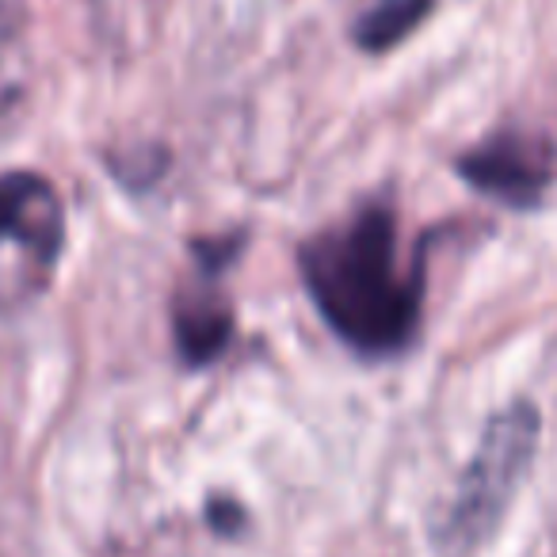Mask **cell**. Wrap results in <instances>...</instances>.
Here are the masks:
<instances>
[{"label": "cell", "mask_w": 557, "mask_h": 557, "mask_svg": "<svg viewBox=\"0 0 557 557\" xmlns=\"http://www.w3.org/2000/svg\"><path fill=\"white\" fill-rule=\"evenodd\" d=\"M435 0H374L371 9L359 16L356 42L367 54H382L405 42L428 16H432Z\"/></svg>", "instance_id": "obj_6"}, {"label": "cell", "mask_w": 557, "mask_h": 557, "mask_svg": "<svg viewBox=\"0 0 557 557\" xmlns=\"http://www.w3.org/2000/svg\"><path fill=\"white\" fill-rule=\"evenodd\" d=\"M557 153L534 134H493L485 146L458 157V176L504 207L527 210L546 195Z\"/></svg>", "instance_id": "obj_3"}, {"label": "cell", "mask_w": 557, "mask_h": 557, "mask_svg": "<svg viewBox=\"0 0 557 557\" xmlns=\"http://www.w3.org/2000/svg\"><path fill=\"white\" fill-rule=\"evenodd\" d=\"M542 420L531 401H516L488 420L470 466L462 470L455 500L443 511L435 546L447 557H473L508 516L531 458L539 450Z\"/></svg>", "instance_id": "obj_2"}, {"label": "cell", "mask_w": 557, "mask_h": 557, "mask_svg": "<svg viewBox=\"0 0 557 557\" xmlns=\"http://www.w3.org/2000/svg\"><path fill=\"white\" fill-rule=\"evenodd\" d=\"M0 240H20L42 263H54L65 240L62 199L39 172H4L0 176Z\"/></svg>", "instance_id": "obj_4"}, {"label": "cell", "mask_w": 557, "mask_h": 557, "mask_svg": "<svg viewBox=\"0 0 557 557\" xmlns=\"http://www.w3.org/2000/svg\"><path fill=\"white\" fill-rule=\"evenodd\" d=\"M306 290L325 325L363 356L405 348L420 318L424 275L397 252L394 210L367 207L318 233L298 252Z\"/></svg>", "instance_id": "obj_1"}, {"label": "cell", "mask_w": 557, "mask_h": 557, "mask_svg": "<svg viewBox=\"0 0 557 557\" xmlns=\"http://www.w3.org/2000/svg\"><path fill=\"white\" fill-rule=\"evenodd\" d=\"M172 329H176V348L191 367H202L210 359L222 356L233 333V313L225 298L210 295V290H187L176 298V313H172Z\"/></svg>", "instance_id": "obj_5"}]
</instances>
